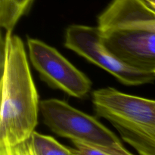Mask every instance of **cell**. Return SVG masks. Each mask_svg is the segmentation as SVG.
I'll use <instances>...</instances> for the list:
<instances>
[{
  "label": "cell",
  "instance_id": "1",
  "mask_svg": "<svg viewBox=\"0 0 155 155\" xmlns=\"http://www.w3.org/2000/svg\"><path fill=\"white\" fill-rule=\"evenodd\" d=\"M0 146H13L30 139L40 109L24 42L12 33L2 41Z\"/></svg>",
  "mask_w": 155,
  "mask_h": 155
},
{
  "label": "cell",
  "instance_id": "2",
  "mask_svg": "<svg viewBox=\"0 0 155 155\" xmlns=\"http://www.w3.org/2000/svg\"><path fill=\"white\" fill-rule=\"evenodd\" d=\"M94 110L139 155H155V100L112 87L92 92Z\"/></svg>",
  "mask_w": 155,
  "mask_h": 155
},
{
  "label": "cell",
  "instance_id": "3",
  "mask_svg": "<svg viewBox=\"0 0 155 155\" xmlns=\"http://www.w3.org/2000/svg\"><path fill=\"white\" fill-rule=\"evenodd\" d=\"M43 122L61 137L112 152L130 155L119 138L96 118L57 98L40 102Z\"/></svg>",
  "mask_w": 155,
  "mask_h": 155
},
{
  "label": "cell",
  "instance_id": "4",
  "mask_svg": "<svg viewBox=\"0 0 155 155\" xmlns=\"http://www.w3.org/2000/svg\"><path fill=\"white\" fill-rule=\"evenodd\" d=\"M64 46L108 72L125 86H141L155 81V73L136 69L120 60L104 44L98 27L69 26L65 33Z\"/></svg>",
  "mask_w": 155,
  "mask_h": 155
},
{
  "label": "cell",
  "instance_id": "5",
  "mask_svg": "<svg viewBox=\"0 0 155 155\" xmlns=\"http://www.w3.org/2000/svg\"><path fill=\"white\" fill-rule=\"evenodd\" d=\"M27 44L33 68L48 86L77 98L89 94L92 81L57 49L38 39L28 38Z\"/></svg>",
  "mask_w": 155,
  "mask_h": 155
},
{
  "label": "cell",
  "instance_id": "6",
  "mask_svg": "<svg viewBox=\"0 0 155 155\" xmlns=\"http://www.w3.org/2000/svg\"><path fill=\"white\" fill-rule=\"evenodd\" d=\"M101 34L107 48L126 64L145 72L155 73V33L110 30L101 32Z\"/></svg>",
  "mask_w": 155,
  "mask_h": 155
},
{
  "label": "cell",
  "instance_id": "7",
  "mask_svg": "<svg viewBox=\"0 0 155 155\" xmlns=\"http://www.w3.org/2000/svg\"><path fill=\"white\" fill-rule=\"evenodd\" d=\"M101 32L139 30L155 33V10L143 0H112L98 18Z\"/></svg>",
  "mask_w": 155,
  "mask_h": 155
},
{
  "label": "cell",
  "instance_id": "8",
  "mask_svg": "<svg viewBox=\"0 0 155 155\" xmlns=\"http://www.w3.org/2000/svg\"><path fill=\"white\" fill-rule=\"evenodd\" d=\"M33 0H0V26L5 33H12Z\"/></svg>",
  "mask_w": 155,
  "mask_h": 155
},
{
  "label": "cell",
  "instance_id": "9",
  "mask_svg": "<svg viewBox=\"0 0 155 155\" xmlns=\"http://www.w3.org/2000/svg\"><path fill=\"white\" fill-rule=\"evenodd\" d=\"M30 142L35 155H74L71 148L64 146L51 136L37 132L33 133Z\"/></svg>",
  "mask_w": 155,
  "mask_h": 155
},
{
  "label": "cell",
  "instance_id": "10",
  "mask_svg": "<svg viewBox=\"0 0 155 155\" xmlns=\"http://www.w3.org/2000/svg\"><path fill=\"white\" fill-rule=\"evenodd\" d=\"M74 145V148H71L74 155H124L117 153L112 152L108 150L90 146L86 144L78 142H72ZM130 155H134L133 154Z\"/></svg>",
  "mask_w": 155,
  "mask_h": 155
},
{
  "label": "cell",
  "instance_id": "11",
  "mask_svg": "<svg viewBox=\"0 0 155 155\" xmlns=\"http://www.w3.org/2000/svg\"><path fill=\"white\" fill-rule=\"evenodd\" d=\"M0 155H35L30 139L13 146H0Z\"/></svg>",
  "mask_w": 155,
  "mask_h": 155
},
{
  "label": "cell",
  "instance_id": "12",
  "mask_svg": "<svg viewBox=\"0 0 155 155\" xmlns=\"http://www.w3.org/2000/svg\"><path fill=\"white\" fill-rule=\"evenodd\" d=\"M143 1L155 10V0H143Z\"/></svg>",
  "mask_w": 155,
  "mask_h": 155
}]
</instances>
